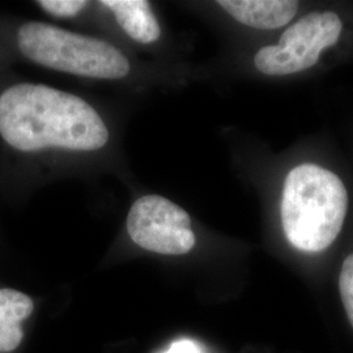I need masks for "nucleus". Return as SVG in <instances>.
<instances>
[{"label":"nucleus","instance_id":"obj_7","mask_svg":"<svg viewBox=\"0 0 353 353\" xmlns=\"http://www.w3.org/2000/svg\"><path fill=\"white\" fill-rule=\"evenodd\" d=\"M217 6L242 26L255 29L287 26L299 11V3L292 0H219Z\"/></svg>","mask_w":353,"mask_h":353},{"label":"nucleus","instance_id":"obj_4","mask_svg":"<svg viewBox=\"0 0 353 353\" xmlns=\"http://www.w3.org/2000/svg\"><path fill=\"white\" fill-rule=\"evenodd\" d=\"M126 230L140 249L160 255H185L196 245L189 212L160 194H144L132 202Z\"/></svg>","mask_w":353,"mask_h":353},{"label":"nucleus","instance_id":"obj_8","mask_svg":"<svg viewBox=\"0 0 353 353\" xmlns=\"http://www.w3.org/2000/svg\"><path fill=\"white\" fill-rule=\"evenodd\" d=\"M34 310L33 300L20 290H0V353L12 352L24 338L21 323Z\"/></svg>","mask_w":353,"mask_h":353},{"label":"nucleus","instance_id":"obj_10","mask_svg":"<svg viewBox=\"0 0 353 353\" xmlns=\"http://www.w3.org/2000/svg\"><path fill=\"white\" fill-rule=\"evenodd\" d=\"M341 301L353 327V254L345 258L339 278Z\"/></svg>","mask_w":353,"mask_h":353},{"label":"nucleus","instance_id":"obj_1","mask_svg":"<svg viewBox=\"0 0 353 353\" xmlns=\"http://www.w3.org/2000/svg\"><path fill=\"white\" fill-rule=\"evenodd\" d=\"M115 130L88 99L42 83L21 81L0 92V138L14 152L61 169L110 156Z\"/></svg>","mask_w":353,"mask_h":353},{"label":"nucleus","instance_id":"obj_9","mask_svg":"<svg viewBox=\"0 0 353 353\" xmlns=\"http://www.w3.org/2000/svg\"><path fill=\"white\" fill-rule=\"evenodd\" d=\"M36 4L46 14L61 21H77L93 7L88 0H39Z\"/></svg>","mask_w":353,"mask_h":353},{"label":"nucleus","instance_id":"obj_11","mask_svg":"<svg viewBox=\"0 0 353 353\" xmlns=\"http://www.w3.org/2000/svg\"><path fill=\"white\" fill-rule=\"evenodd\" d=\"M165 353H201V348L192 341H178Z\"/></svg>","mask_w":353,"mask_h":353},{"label":"nucleus","instance_id":"obj_2","mask_svg":"<svg viewBox=\"0 0 353 353\" xmlns=\"http://www.w3.org/2000/svg\"><path fill=\"white\" fill-rule=\"evenodd\" d=\"M14 48L28 62L77 79L153 85L164 72L140 63L114 39L92 36L43 21H26L14 32Z\"/></svg>","mask_w":353,"mask_h":353},{"label":"nucleus","instance_id":"obj_3","mask_svg":"<svg viewBox=\"0 0 353 353\" xmlns=\"http://www.w3.org/2000/svg\"><path fill=\"white\" fill-rule=\"evenodd\" d=\"M348 192L339 176L316 164L293 168L284 181L281 223L290 243L303 252L326 250L341 233Z\"/></svg>","mask_w":353,"mask_h":353},{"label":"nucleus","instance_id":"obj_6","mask_svg":"<svg viewBox=\"0 0 353 353\" xmlns=\"http://www.w3.org/2000/svg\"><path fill=\"white\" fill-rule=\"evenodd\" d=\"M105 24L117 29L132 46L160 48L164 42V26L147 0H100L96 1Z\"/></svg>","mask_w":353,"mask_h":353},{"label":"nucleus","instance_id":"obj_5","mask_svg":"<svg viewBox=\"0 0 353 353\" xmlns=\"http://www.w3.org/2000/svg\"><path fill=\"white\" fill-rule=\"evenodd\" d=\"M343 24L334 12L306 14L288 28L276 46H265L255 54L256 70L268 76H285L312 68L321 52L334 46L341 37Z\"/></svg>","mask_w":353,"mask_h":353}]
</instances>
